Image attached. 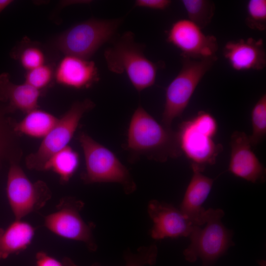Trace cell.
I'll return each instance as SVG.
<instances>
[{"instance_id":"3957f363","label":"cell","mask_w":266,"mask_h":266,"mask_svg":"<svg viewBox=\"0 0 266 266\" xmlns=\"http://www.w3.org/2000/svg\"><path fill=\"white\" fill-rule=\"evenodd\" d=\"M78 140L85 159V169L81 174L84 183H116L127 194L136 190V184L128 169L114 153L87 133H80Z\"/></svg>"},{"instance_id":"d6986e66","label":"cell","mask_w":266,"mask_h":266,"mask_svg":"<svg viewBox=\"0 0 266 266\" xmlns=\"http://www.w3.org/2000/svg\"><path fill=\"white\" fill-rule=\"evenodd\" d=\"M6 105L0 102V166L18 163L23 155L20 136L14 130L16 122L8 116Z\"/></svg>"},{"instance_id":"5b68a950","label":"cell","mask_w":266,"mask_h":266,"mask_svg":"<svg viewBox=\"0 0 266 266\" xmlns=\"http://www.w3.org/2000/svg\"><path fill=\"white\" fill-rule=\"evenodd\" d=\"M123 21L122 18L91 19L79 22L60 35L55 45L65 55L89 59L113 40Z\"/></svg>"},{"instance_id":"7a4b0ae2","label":"cell","mask_w":266,"mask_h":266,"mask_svg":"<svg viewBox=\"0 0 266 266\" xmlns=\"http://www.w3.org/2000/svg\"><path fill=\"white\" fill-rule=\"evenodd\" d=\"M104 56L108 69L116 74H126L138 92L155 84L158 66L145 55L133 33L126 32L114 40L105 50Z\"/></svg>"},{"instance_id":"4fadbf2b","label":"cell","mask_w":266,"mask_h":266,"mask_svg":"<svg viewBox=\"0 0 266 266\" xmlns=\"http://www.w3.org/2000/svg\"><path fill=\"white\" fill-rule=\"evenodd\" d=\"M228 170L236 177L254 183L265 180L266 168L252 151L249 136L235 131L231 136Z\"/></svg>"},{"instance_id":"83f0119b","label":"cell","mask_w":266,"mask_h":266,"mask_svg":"<svg viewBox=\"0 0 266 266\" xmlns=\"http://www.w3.org/2000/svg\"><path fill=\"white\" fill-rule=\"evenodd\" d=\"M191 120L200 132L211 138L217 133L218 125L215 118L209 112L200 111Z\"/></svg>"},{"instance_id":"f546056e","label":"cell","mask_w":266,"mask_h":266,"mask_svg":"<svg viewBox=\"0 0 266 266\" xmlns=\"http://www.w3.org/2000/svg\"><path fill=\"white\" fill-rule=\"evenodd\" d=\"M171 3L170 0H136L134 6L153 10H163L168 8Z\"/></svg>"},{"instance_id":"52a82bcc","label":"cell","mask_w":266,"mask_h":266,"mask_svg":"<svg viewBox=\"0 0 266 266\" xmlns=\"http://www.w3.org/2000/svg\"><path fill=\"white\" fill-rule=\"evenodd\" d=\"M95 106L94 102L88 99L74 102L43 138L37 150L26 157L27 168L42 171L51 156L68 146L83 115Z\"/></svg>"},{"instance_id":"e0dca14e","label":"cell","mask_w":266,"mask_h":266,"mask_svg":"<svg viewBox=\"0 0 266 266\" xmlns=\"http://www.w3.org/2000/svg\"><path fill=\"white\" fill-rule=\"evenodd\" d=\"M41 91L24 82L17 84L10 80L7 73L0 74V102L10 113L19 110L28 113L38 108Z\"/></svg>"},{"instance_id":"2e32d148","label":"cell","mask_w":266,"mask_h":266,"mask_svg":"<svg viewBox=\"0 0 266 266\" xmlns=\"http://www.w3.org/2000/svg\"><path fill=\"white\" fill-rule=\"evenodd\" d=\"M193 174L187 188L180 210L195 226L205 224V210L202 207L211 190L214 179L192 169Z\"/></svg>"},{"instance_id":"8992f818","label":"cell","mask_w":266,"mask_h":266,"mask_svg":"<svg viewBox=\"0 0 266 266\" xmlns=\"http://www.w3.org/2000/svg\"><path fill=\"white\" fill-rule=\"evenodd\" d=\"M217 58L201 60L181 57V68L167 86L162 114V124L170 127L187 107L198 85L212 67Z\"/></svg>"},{"instance_id":"44dd1931","label":"cell","mask_w":266,"mask_h":266,"mask_svg":"<svg viewBox=\"0 0 266 266\" xmlns=\"http://www.w3.org/2000/svg\"><path fill=\"white\" fill-rule=\"evenodd\" d=\"M79 164L78 153L67 146L56 153L46 162L42 171H52L57 174L60 182L69 181L76 171Z\"/></svg>"},{"instance_id":"9a60e30c","label":"cell","mask_w":266,"mask_h":266,"mask_svg":"<svg viewBox=\"0 0 266 266\" xmlns=\"http://www.w3.org/2000/svg\"><path fill=\"white\" fill-rule=\"evenodd\" d=\"M59 84L74 89L90 87L99 80L98 68L89 59L65 55L54 71Z\"/></svg>"},{"instance_id":"277c9868","label":"cell","mask_w":266,"mask_h":266,"mask_svg":"<svg viewBox=\"0 0 266 266\" xmlns=\"http://www.w3.org/2000/svg\"><path fill=\"white\" fill-rule=\"evenodd\" d=\"M224 214L221 209L205 210V227L196 226L189 236L190 244L183 252L186 261L194 263L200 259L203 266H209L234 245L233 231L222 222Z\"/></svg>"},{"instance_id":"4dcf8cb0","label":"cell","mask_w":266,"mask_h":266,"mask_svg":"<svg viewBox=\"0 0 266 266\" xmlns=\"http://www.w3.org/2000/svg\"><path fill=\"white\" fill-rule=\"evenodd\" d=\"M13 2L12 0H0V13Z\"/></svg>"},{"instance_id":"6da1fadb","label":"cell","mask_w":266,"mask_h":266,"mask_svg":"<svg viewBox=\"0 0 266 266\" xmlns=\"http://www.w3.org/2000/svg\"><path fill=\"white\" fill-rule=\"evenodd\" d=\"M126 148L135 157L144 156L160 162L182 154L177 132L159 123L141 105L132 116Z\"/></svg>"},{"instance_id":"603a6c76","label":"cell","mask_w":266,"mask_h":266,"mask_svg":"<svg viewBox=\"0 0 266 266\" xmlns=\"http://www.w3.org/2000/svg\"><path fill=\"white\" fill-rule=\"evenodd\" d=\"M252 133L249 136L252 146L259 144L266 134V94H264L255 104L251 111Z\"/></svg>"},{"instance_id":"f1b7e54d","label":"cell","mask_w":266,"mask_h":266,"mask_svg":"<svg viewBox=\"0 0 266 266\" xmlns=\"http://www.w3.org/2000/svg\"><path fill=\"white\" fill-rule=\"evenodd\" d=\"M35 266H78L68 258L58 259L43 251L35 255Z\"/></svg>"},{"instance_id":"484cf974","label":"cell","mask_w":266,"mask_h":266,"mask_svg":"<svg viewBox=\"0 0 266 266\" xmlns=\"http://www.w3.org/2000/svg\"><path fill=\"white\" fill-rule=\"evenodd\" d=\"M157 255L158 248L155 244L141 246L135 253H125V266H152L156 263Z\"/></svg>"},{"instance_id":"ac0fdd59","label":"cell","mask_w":266,"mask_h":266,"mask_svg":"<svg viewBox=\"0 0 266 266\" xmlns=\"http://www.w3.org/2000/svg\"><path fill=\"white\" fill-rule=\"evenodd\" d=\"M35 228L22 219H15L5 228H0V259L18 254L32 242Z\"/></svg>"},{"instance_id":"7402d4cb","label":"cell","mask_w":266,"mask_h":266,"mask_svg":"<svg viewBox=\"0 0 266 266\" xmlns=\"http://www.w3.org/2000/svg\"><path fill=\"white\" fill-rule=\"evenodd\" d=\"M181 2L187 13L188 20L201 29L211 21L215 6L212 1L208 0H182Z\"/></svg>"},{"instance_id":"5bb4252c","label":"cell","mask_w":266,"mask_h":266,"mask_svg":"<svg viewBox=\"0 0 266 266\" xmlns=\"http://www.w3.org/2000/svg\"><path fill=\"white\" fill-rule=\"evenodd\" d=\"M223 55L235 71L260 70L266 66V54L261 38L229 41L223 48Z\"/></svg>"},{"instance_id":"30bf717a","label":"cell","mask_w":266,"mask_h":266,"mask_svg":"<svg viewBox=\"0 0 266 266\" xmlns=\"http://www.w3.org/2000/svg\"><path fill=\"white\" fill-rule=\"evenodd\" d=\"M166 39L181 52V57L196 60L217 58V38L205 34L200 27L188 19L175 21L167 32Z\"/></svg>"},{"instance_id":"7c38bea8","label":"cell","mask_w":266,"mask_h":266,"mask_svg":"<svg viewBox=\"0 0 266 266\" xmlns=\"http://www.w3.org/2000/svg\"><path fill=\"white\" fill-rule=\"evenodd\" d=\"M147 210L153 222L150 235L154 239L189 237L196 226L170 204L153 200L149 202Z\"/></svg>"},{"instance_id":"8fae6325","label":"cell","mask_w":266,"mask_h":266,"mask_svg":"<svg viewBox=\"0 0 266 266\" xmlns=\"http://www.w3.org/2000/svg\"><path fill=\"white\" fill-rule=\"evenodd\" d=\"M177 134L181 152L190 161L192 169L202 172L206 166L215 163L223 150L221 144L198 130L191 119L180 124Z\"/></svg>"},{"instance_id":"cb8c5ba5","label":"cell","mask_w":266,"mask_h":266,"mask_svg":"<svg viewBox=\"0 0 266 266\" xmlns=\"http://www.w3.org/2000/svg\"><path fill=\"white\" fill-rule=\"evenodd\" d=\"M13 57L18 59L21 65L27 71L45 64V55L37 45H29L12 53Z\"/></svg>"},{"instance_id":"d4e9b609","label":"cell","mask_w":266,"mask_h":266,"mask_svg":"<svg viewBox=\"0 0 266 266\" xmlns=\"http://www.w3.org/2000/svg\"><path fill=\"white\" fill-rule=\"evenodd\" d=\"M246 25L250 29L264 31L266 27V0H250L246 5Z\"/></svg>"},{"instance_id":"9c48e42d","label":"cell","mask_w":266,"mask_h":266,"mask_svg":"<svg viewBox=\"0 0 266 266\" xmlns=\"http://www.w3.org/2000/svg\"><path fill=\"white\" fill-rule=\"evenodd\" d=\"M84 206L82 200L75 198H62L55 210L44 217V225L56 235L82 242L89 250L95 251L98 247L92 228L80 214Z\"/></svg>"},{"instance_id":"ffe728a7","label":"cell","mask_w":266,"mask_h":266,"mask_svg":"<svg viewBox=\"0 0 266 266\" xmlns=\"http://www.w3.org/2000/svg\"><path fill=\"white\" fill-rule=\"evenodd\" d=\"M20 122H16L14 130L19 135L43 138L53 129L58 119L53 114L36 108L26 113Z\"/></svg>"},{"instance_id":"4316f807","label":"cell","mask_w":266,"mask_h":266,"mask_svg":"<svg viewBox=\"0 0 266 266\" xmlns=\"http://www.w3.org/2000/svg\"><path fill=\"white\" fill-rule=\"evenodd\" d=\"M54 78V71L49 65L45 64L39 67L27 71L25 82L41 91L51 83Z\"/></svg>"},{"instance_id":"ba28073f","label":"cell","mask_w":266,"mask_h":266,"mask_svg":"<svg viewBox=\"0 0 266 266\" xmlns=\"http://www.w3.org/2000/svg\"><path fill=\"white\" fill-rule=\"evenodd\" d=\"M6 193L15 219L38 211L52 197L47 184L42 180L32 181L18 163L9 165Z\"/></svg>"}]
</instances>
